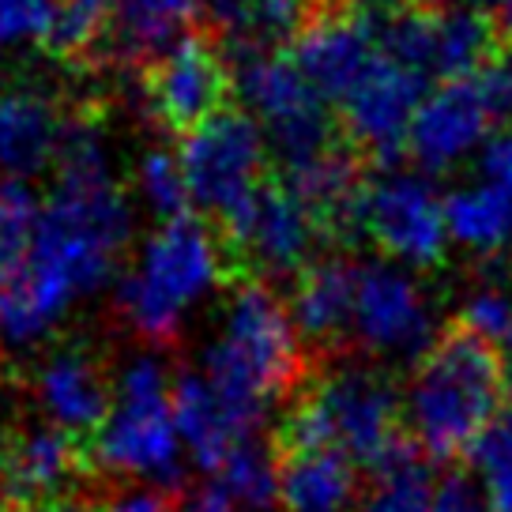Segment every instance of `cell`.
<instances>
[{"mask_svg": "<svg viewBox=\"0 0 512 512\" xmlns=\"http://www.w3.org/2000/svg\"><path fill=\"white\" fill-rule=\"evenodd\" d=\"M381 49L426 83H456L479 76L505 46L497 23L479 8L381 4Z\"/></svg>", "mask_w": 512, "mask_h": 512, "instance_id": "52a82bcc", "label": "cell"}, {"mask_svg": "<svg viewBox=\"0 0 512 512\" xmlns=\"http://www.w3.org/2000/svg\"><path fill=\"white\" fill-rule=\"evenodd\" d=\"M57 19V0H0V49L42 42L46 46Z\"/></svg>", "mask_w": 512, "mask_h": 512, "instance_id": "1f68e13d", "label": "cell"}, {"mask_svg": "<svg viewBox=\"0 0 512 512\" xmlns=\"http://www.w3.org/2000/svg\"><path fill=\"white\" fill-rule=\"evenodd\" d=\"M132 234L95 117H72L57 159V189L42 204L27 268L0 287V351H27L72 305L113 275Z\"/></svg>", "mask_w": 512, "mask_h": 512, "instance_id": "6da1fadb", "label": "cell"}, {"mask_svg": "<svg viewBox=\"0 0 512 512\" xmlns=\"http://www.w3.org/2000/svg\"><path fill=\"white\" fill-rule=\"evenodd\" d=\"M388 4H441V0H388Z\"/></svg>", "mask_w": 512, "mask_h": 512, "instance_id": "ab89813d", "label": "cell"}, {"mask_svg": "<svg viewBox=\"0 0 512 512\" xmlns=\"http://www.w3.org/2000/svg\"><path fill=\"white\" fill-rule=\"evenodd\" d=\"M294 64L320 91L328 106H339L384 57L381 4L373 0H320L313 19L290 46Z\"/></svg>", "mask_w": 512, "mask_h": 512, "instance_id": "7c38bea8", "label": "cell"}, {"mask_svg": "<svg viewBox=\"0 0 512 512\" xmlns=\"http://www.w3.org/2000/svg\"><path fill=\"white\" fill-rule=\"evenodd\" d=\"M211 479L223 482L241 512H272L279 505V460L256 441L234 448Z\"/></svg>", "mask_w": 512, "mask_h": 512, "instance_id": "83f0119b", "label": "cell"}, {"mask_svg": "<svg viewBox=\"0 0 512 512\" xmlns=\"http://www.w3.org/2000/svg\"><path fill=\"white\" fill-rule=\"evenodd\" d=\"M174 422L185 441V452L200 471L215 475L223 460L241 448L245 441H256V430L241 422L226 400L211 388V381L200 369L174 373Z\"/></svg>", "mask_w": 512, "mask_h": 512, "instance_id": "44dd1931", "label": "cell"}, {"mask_svg": "<svg viewBox=\"0 0 512 512\" xmlns=\"http://www.w3.org/2000/svg\"><path fill=\"white\" fill-rule=\"evenodd\" d=\"M358 501L354 460L332 448H298L279 464V505L287 512H351Z\"/></svg>", "mask_w": 512, "mask_h": 512, "instance_id": "603a6c76", "label": "cell"}, {"mask_svg": "<svg viewBox=\"0 0 512 512\" xmlns=\"http://www.w3.org/2000/svg\"><path fill=\"white\" fill-rule=\"evenodd\" d=\"M204 12V0H117L113 4V46L125 61H159L174 49L177 34Z\"/></svg>", "mask_w": 512, "mask_h": 512, "instance_id": "cb8c5ba5", "label": "cell"}, {"mask_svg": "<svg viewBox=\"0 0 512 512\" xmlns=\"http://www.w3.org/2000/svg\"><path fill=\"white\" fill-rule=\"evenodd\" d=\"M34 396L46 418L64 433H98L110 415V384L98 362L80 347L53 351L34 373Z\"/></svg>", "mask_w": 512, "mask_h": 512, "instance_id": "ffe728a7", "label": "cell"}, {"mask_svg": "<svg viewBox=\"0 0 512 512\" xmlns=\"http://www.w3.org/2000/svg\"><path fill=\"white\" fill-rule=\"evenodd\" d=\"M430 464V456L411 437H403L373 467V482L362 494V512H433V497L441 482H433Z\"/></svg>", "mask_w": 512, "mask_h": 512, "instance_id": "484cf974", "label": "cell"}, {"mask_svg": "<svg viewBox=\"0 0 512 512\" xmlns=\"http://www.w3.org/2000/svg\"><path fill=\"white\" fill-rule=\"evenodd\" d=\"M87 512H166V497L155 494V490H136V494L113 497L110 505H98V509Z\"/></svg>", "mask_w": 512, "mask_h": 512, "instance_id": "8d00e7d4", "label": "cell"}, {"mask_svg": "<svg viewBox=\"0 0 512 512\" xmlns=\"http://www.w3.org/2000/svg\"><path fill=\"white\" fill-rule=\"evenodd\" d=\"M433 512H490L479 486L467 479H445L433 497Z\"/></svg>", "mask_w": 512, "mask_h": 512, "instance_id": "d590c367", "label": "cell"}, {"mask_svg": "<svg viewBox=\"0 0 512 512\" xmlns=\"http://www.w3.org/2000/svg\"><path fill=\"white\" fill-rule=\"evenodd\" d=\"M497 34H501V46L512 49V0H497Z\"/></svg>", "mask_w": 512, "mask_h": 512, "instance_id": "74e56055", "label": "cell"}, {"mask_svg": "<svg viewBox=\"0 0 512 512\" xmlns=\"http://www.w3.org/2000/svg\"><path fill=\"white\" fill-rule=\"evenodd\" d=\"M200 373L249 430H260L275 403L302 392L305 339L294 313L268 283L245 279L230 294L219 336L208 343Z\"/></svg>", "mask_w": 512, "mask_h": 512, "instance_id": "7a4b0ae2", "label": "cell"}, {"mask_svg": "<svg viewBox=\"0 0 512 512\" xmlns=\"http://www.w3.org/2000/svg\"><path fill=\"white\" fill-rule=\"evenodd\" d=\"M177 512H241V509L223 482L204 479V482H196V486H189V490H181Z\"/></svg>", "mask_w": 512, "mask_h": 512, "instance_id": "836d02e7", "label": "cell"}, {"mask_svg": "<svg viewBox=\"0 0 512 512\" xmlns=\"http://www.w3.org/2000/svg\"><path fill=\"white\" fill-rule=\"evenodd\" d=\"M320 0H204L208 38L234 68L256 57H272L305 31Z\"/></svg>", "mask_w": 512, "mask_h": 512, "instance_id": "e0dca14e", "label": "cell"}, {"mask_svg": "<svg viewBox=\"0 0 512 512\" xmlns=\"http://www.w3.org/2000/svg\"><path fill=\"white\" fill-rule=\"evenodd\" d=\"M140 196H144V204L155 215H159L162 223H170V219H181V215H189V185H185V174H181V159H177L174 151H147L144 159H140Z\"/></svg>", "mask_w": 512, "mask_h": 512, "instance_id": "f546056e", "label": "cell"}, {"mask_svg": "<svg viewBox=\"0 0 512 512\" xmlns=\"http://www.w3.org/2000/svg\"><path fill=\"white\" fill-rule=\"evenodd\" d=\"M501 426H505V430H509V437H512V411H509V415H501Z\"/></svg>", "mask_w": 512, "mask_h": 512, "instance_id": "b9f144b4", "label": "cell"}, {"mask_svg": "<svg viewBox=\"0 0 512 512\" xmlns=\"http://www.w3.org/2000/svg\"><path fill=\"white\" fill-rule=\"evenodd\" d=\"M471 467L490 512H512V437L501 422L471 448Z\"/></svg>", "mask_w": 512, "mask_h": 512, "instance_id": "4dcf8cb0", "label": "cell"}, {"mask_svg": "<svg viewBox=\"0 0 512 512\" xmlns=\"http://www.w3.org/2000/svg\"><path fill=\"white\" fill-rule=\"evenodd\" d=\"M479 170L486 181H494V185H505L512 189V128L505 132H494L486 147H482V159H479Z\"/></svg>", "mask_w": 512, "mask_h": 512, "instance_id": "e575fe53", "label": "cell"}, {"mask_svg": "<svg viewBox=\"0 0 512 512\" xmlns=\"http://www.w3.org/2000/svg\"><path fill=\"white\" fill-rule=\"evenodd\" d=\"M509 392L497 347L452 324L411 373L403 418L407 430L430 460L471 456L497 426L501 396Z\"/></svg>", "mask_w": 512, "mask_h": 512, "instance_id": "3957f363", "label": "cell"}, {"mask_svg": "<svg viewBox=\"0 0 512 512\" xmlns=\"http://www.w3.org/2000/svg\"><path fill=\"white\" fill-rule=\"evenodd\" d=\"M490 125H494V113L486 106L479 83H441L415 113V125L407 136V155L426 174H445L456 162H464L475 147H486Z\"/></svg>", "mask_w": 512, "mask_h": 512, "instance_id": "2e32d148", "label": "cell"}, {"mask_svg": "<svg viewBox=\"0 0 512 512\" xmlns=\"http://www.w3.org/2000/svg\"><path fill=\"white\" fill-rule=\"evenodd\" d=\"M467 8H482V4H494V0H464Z\"/></svg>", "mask_w": 512, "mask_h": 512, "instance_id": "7bdbcfd3", "label": "cell"}, {"mask_svg": "<svg viewBox=\"0 0 512 512\" xmlns=\"http://www.w3.org/2000/svg\"><path fill=\"white\" fill-rule=\"evenodd\" d=\"M185 441L174 422V377L159 358L140 354L117 377V396L91 441V464L117 479L181 486Z\"/></svg>", "mask_w": 512, "mask_h": 512, "instance_id": "8992f818", "label": "cell"}, {"mask_svg": "<svg viewBox=\"0 0 512 512\" xmlns=\"http://www.w3.org/2000/svg\"><path fill=\"white\" fill-rule=\"evenodd\" d=\"M226 268L223 245L196 215L162 223L147 238L140 264L117 283V317L147 347H174L192 305L219 287Z\"/></svg>", "mask_w": 512, "mask_h": 512, "instance_id": "277c9868", "label": "cell"}, {"mask_svg": "<svg viewBox=\"0 0 512 512\" xmlns=\"http://www.w3.org/2000/svg\"><path fill=\"white\" fill-rule=\"evenodd\" d=\"M0 512H16V497H12V482H8L4 452H0Z\"/></svg>", "mask_w": 512, "mask_h": 512, "instance_id": "f35d334b", "label": "cell"}, {"mask_svg": "<svg viewBox=\"0 0 512 512\" xmlns=\"http://www.w3.org/2000/svg\"><path fill=\"white\" fill-rule=\"evenodd\" d=\"M471 80L479 83L494 121H509L512 125V49H501L494 61L486 64L479 76H471Z\"/></svg>", "mask_w": 512, "mask_h": 512, "instance_id": "d6a6232c", "label": "cell"}, {"mask_svg": "<svg viewBox=\"0 0 512 512\" xmlns=\"http://www.w3.org/2000/svg\"><path fill=\"white\" fill-rule=\"evenodd\" d=\"M42 219V204L27 181H0V287H8L31 260L34 230Z\"/></svg>", "mask_w": 512, "mask_h": 512, "instance_id": "4316f807", "label": "cell"}, {"mask_svg": "<svg viewBox=\"0 0 512 512\" xmlns=\"http://www.w3.org/2000/svg\"><path fill=\"white\" fill-rule=\"evenodd\" d=\"M351 339L373 358H426L437 343V320L426 290L396 260H362L354 287Z\"/></svg>", "mask_w": 512, "mask_h": 512, "instance_id": "8fae6325", "label": "cell"}, {"mask_svg": "<svg viewBox=\"0 0 512 512\" xmlns=\"http://www.w3.org/2000/svg\"><path fill=\"white\" fill-rule=\"evenodd\" d=\"M505 384H509V392H512V354H509V366H505Z\"/></svg>", "mask_w": 512, "mask_h": 512, "instance_id": "60d3db41", "label": "cell"}, {"mask_svg": "<svg viewBox=\"0 0 512 512\" xmlns=\"http://www.w3.org/2000/svg\"><path fill=\"white\" fill-rule=\"evenodd\" d=\"M0 452H4L16 512H38L64 501L68 486L76 482L83 467L76 437L57 426H34V430L16 433L0 445Z\"/></svg>", "mask_w": 512, "mask_h": 512, "instance_id": "d6986e66", "label": "cell"}, {"mask_svg": "<svg viewBox=\"0 0 512 512\" xmlns=\"http://www.w3.org/2000/svg\"><path fill=\"white\" fill-rule=\"evenodd\" d=\"M268 136L245 106H226L181 140V174L189 200L223 219L268 181Z\"/></svg>", "mask_w": 512, "mask_h": 512, "instance_id": "30bf717a", "label": "cell"}, {"mask_svg": "<svg viewBox=\"0 0 512 512\" xmlns=\"http://www.w3.org/2000/svg\"><path fill=\"white\" fill-rule=\"evenodd\" d=\"M234 87L245 110L268 136V151L279 170H294L343 144V128L320 91L305 80L290 53L256 57L234 68Z\"/></svg>", "mask_w": 512, "mask_h": 512, "instance_id": "ba28073f", "label": "cell"}, {"mask_svg": "<svg viewBox=\"0 0 512 512\" xmlns=\"http://www.w3.org/2000/svg\"><path fill=\"white\" fill-rule=\"evenodd\" d=\"M448 238L479 256H497L512 245V189L482 181L456 189L445 200Z\"/></svg>", "mask_w": 512, "mask_h": 512, "instance_id": "d4e9b609", "label": "cell"}, {"mask_svg": "<svg viewBox=\"0 0 512 512\" xmlns=\"http://www.w3.org/2000/svg\"><path fill=\"white\" fill-rule=\"evenodd\" d=\"M151 117L174 136H189L215 113L234 106V68L208 34H189L144 68Z\"/></svg>", "mask_w": 512, "mask_h": 512, "instance_id": "4fadbf2b", "label": "cell"}, {"mask_svg": "<svg viewBox=\"0 0 512 512\" xmlns=\"http://www.w3.org/2000/svg\"><path fill=\"white\" fill-rule=\"evenodd\" d=\"M68 125L72 117H64L57 98L42 87H0V170L16 181L42 174L61 159Z\"/></svg>", "mask_w": 512, "mask_h": 512, "instance_id": "ac0fdd59", "label": "cell"}, {"mask_svg": "<svg viewBox=\"0 0 512 512\" xmlns=\"http://www.w3.org/2000/svg\"><path fill=\"white\" fill-rule=\"evenodd\" d=\"M354 287H358V264L347 256H320L313 260L298 283H294V324L302 339L317 347H339L351 339L354 317Z\"/></svg>", "mask_w": 512, "mask_h": 512, "instance_id": "7402d4cb", "label": "cell"}, {"mask_svg": "<svg viewBox=\"0 0 512 512\" xmlns=\"http://www.w3.org/2000/svg\"><path fill=\"white\" fill-rule=\"evenodd\" d=\"M219 234L226 264H238L253 283L264 275H302L317 260V245L328 238L324 223L279 177H268L249 200L226 211L219 219Z\"/></svg>", "mask_w": 512, "mask_h": 512, "instance_id": "9c48e42d", "label": "cell"}, {"mask_svg": "<svg viewBox=\"0 0 512 512\" xmlns=\"http://www.w3.org/2000/svg\"><path fill=\"white\" fill-rule=\"evenodd\" d=\"M433 87L411 68L396 64L392 57H381L373 64L366 80L354 87L351 95L339 102V128L343 140L377 162H396L407 147L415 113Z\"/></svg>", "mask_w": 512, "mask_h": 512, "instance_id": "9a60e30c", "label": "cell"}, {"mask_svg": "<svg viewBox=\"0 0 512 512\" xmlns=\"http://www.w3.org/2000/svg\"><path fill=\"white\" fill-rule=\"evenodd\" d=\"M456 324L490 347H512V287L501 279H482L464 294Z\"/></svg>", "mask_w": 512, "mask_h": 512, "instance_id": "f1b7e54d", "label": "cell"}, {"mask_svg": "<svg viewBox=\"0 0 512 512\" xmlns=\"http://www.w3.org/2000/svg\"><path fill=\"white\" fill-rule=\"evenodd\" d=\"M362 230H366V238L377 241V249L388 260L411 264V268H430L448 249L445 200L433 192L426 177H373L366 189Z\"/></svg>", "mask_w": 512, "mask_h": 512, "instance_id": "5bb4252c", "label": "cell"}, {"mask_svg": "<svg viewBox=\"0 0 512 512\" xmlns=\"http://www.w3.org/2000/svg\"><path fill=\"white\" fill-rule=\"evenodd\" d=\"M403 400L373 366H339L305 388L283 422V448H332L369 471L407 433L400 430Z\"/></svg>", "mask_w": 512, "mask_h": 512, "instance_id": "5b68a950", "label": "cell"}]
</instances>
